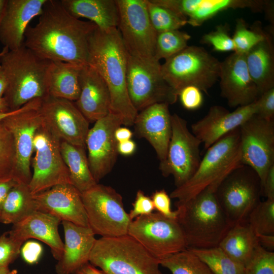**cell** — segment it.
I'll use <instances>...</instances> for the list:
<instances>
[{
	"label": "cell",
	"instance_id": "53",
	"mask_svg": "<svg viewBox=\"0 0 274 274\" xmlns=\"http://www.w3.org/2000/svg\"><path fill=\"white\" fill-rule=\"evenodd\" d=\"M132 136V132L126 127L120 126L115 132V138L118 143L128 141Z\"/></svg>",
	"mask_w": 274,
	"mask_h": 274
},
{
	"label": "cell",
	"instance_id": "26",
	"mask_svg": "<svg viewBox=\"0 0 274 274\" xmlns=\"http://www.w3.org/2000/svg\"><path fill=\"white\" fill-rule=\"evenodd\" d=\"M80 93L75 105L89 122H95L110 112V95L100 75L91 66L81 70Z\"/></svg>",
	"mask_w": 274,
	"mask_h": 274
},
{
	"label": "cell",
	"instance_id": "61",
	"mask_svg": "<svg viewBox=\"0 0 274 274\" xmlns=\"http://www.w3.org/2000/svg\"><path fill=\"white\" fill-rule=\"evenodd\" d=\"M8 48L7 47H4L3 49V50L0 52V57L7 50H8Z\"/></svg>",
	"mask_w": 274,
	"mask_h": 274
},
{
	"label": "cell",
	"instance_id": "41",
	"mask_svg": "<svg viewBox=\"0 0 274 274\" xmlns=\"http://www.w3.org/2000/svg\"><path fill=\"white\" fill-rule=\"evenodd\" d=\"M228 23L217 25L214 30L204 34L200 40L202 44L210 45L215 51H234V45L229 33Z\"/></svg>",
	"mask_w": 274,
	"mask_h": 274
},
{
	"label": "cell",
	"instance_id": "13",
	"mask_svg": "<svg viewBox=\"0 0 274 274\" xmlns=\"http://www.w3.org/2000/svg\"><path fill=\"white\" fill-rule=\"evenodd\" d=\"M117 26L128 55L144 59L155 58L157 32L148 14L147 0H116Z\"/></svg>",
	"mask_w": 274,
	"mask_h": 274
},
{
	"label": "cell",
	"instance_id": "18",
	"mask_svg": "<svg viewBox=\"0 0 274 274\" xmlns=\"http://www.w3.org/2000/svg\"><path fill=\"white\" fill-rule=\"evenodd\" d=\"M39 109L24 110L2 121L14 139L16 162L13 178L18 182L28 185L32 175L30 165L33 140L43 123Z\"/></svg>",
	"mask_w": 274,
	"mask_h": 274
},
{
	"label": "cell",
	"instance_id": "22",
	"mask_svg": "<svg viewBox=\"0 0 274 274\" xmlns=\"http://www.w3.org/2000/svg\"><path fill=\"white\" fill-rule=\"evenodd\" d=\"M38 211L78 225L89 227L81 193L71 184H60L33 195Z\"/></svg>",
	"mask_w": 274,
	"mask_h": 274
},
{
	"label": "cell",
	"instance_id": "55",
	"mask_svg": "<svg viewBox=\"0 0 274 274\" xmlns=\"http://www.w3.org/2000/svg\"><path fill=\"white\" fill-rule=\"evenodd\" d=\"M8 87V81L5 72L0 65V98L4 97Z\"/></svg>",
	"mask_w": 274,
	"mask_h": 274
},
{
	"label": "cell",
	"instance_id": "40",
	"mask_svg": "<svg viewBox=\"0 0 274 274\" xmlns=\"http://www.w3.org/2000/svg\"><path fill=\"white\" fill-rule=\"evenodd\" d=\"M247 222L256 234H274V199L261 201L249 214Z\"/></svg>",
	"mask_w": 274,
	"mask_h": 274
},
{
	"label": "cell",
	"instance_id": "5",
	"mask_svg": "<svg viewBox=\"0 0 274 274\" xmlns=\"http://www.w3.org/2000/svg\"><path fill=\"white\" fill-rule=\"evenodd\" d=\"M239 128L227 133L207 149L194 174L170 193V198L177 199V203H182L209 187L216 190L222 180L242 164Z\"/></svg>",
	"mask_w": 274,
	"mask_h": 274
},
{
	"label": "cell",
	"instance_id": "38",
	"mask_svg": "<svg viewBox=\"0 0 274 274\" xmlns=\"http://www.w3.org/2000/svg\"><path fill=\"white\" fill-rule=\"evenodd\" d=\"M191 36L179 29L157 32L155 58L165 60L180 52L188 46Z\"/></svg>",
	"mask_w": 274,
	"mask_h": 274
},
{
	"label": "cell",
	"instance_id": "46",
	"mask_svg": "<svg viewBox=\"0 0 274 274\" xmlns=\"http://www.w3.org/2000/svg\"><path fill=\"white\" fill-rule=\"evenodd\" d=\"M132 207L128 214L131 221L140 216L150 214L155 210L151 198L140 190L136 193Z\"/></svg>",
	"mask_w": 274,
	"mask_h": 274
},
{
	"label": "cell",
	"instance_id": "2",
	"mask_svg": "<svg viewBox=\"0 0 274 274\" xmlns=\"http://www.w3.org/2000/svg\"><path fill=\"white\" fill-rule=\"evenodd\" d=\"M128 53L117 28L103 31L97 27L89 41L88 65L105 81L110 95V112L120 115L123 124L131 126L138 114L127 88Z\"/></svg>",
	"mask_w": 274,
	"mask_h": 274
},
{
	"label": "cell",
	"instance_id": "12",
	"mask_svg": "<svg viewBox=\"0 0 274 274\" xmlns=\"http://www.w3.org/2000/svg\"><path fill=\"white\" fill-rule=\"evenodd\" d=\"M127 234L158 259L187 248L177 220L158 212L140 216L132 220Z\"/></svg>",
	"mask_w": 274,
	"mask_h": 274
},
{
	"label": "cell",
	"instance_id": "1",
	"mask_svg": "<svg viewBox=\"0 0 274 274\" xmlns=\"http://www.w3.org/2000/svg\"><path fill=\"white\" fill-rule=\"evenodd\" d=\"M96 27L72 16L60 0H47L38 23L26 28L24 45L47 60L87 65L89 41Z\"/></svg>",
	"mask_w": 274,
	"mask_h": 274
},
{
	"label": "cell",
	"instance_id": "30",
	"mask_svg": "<svg viewBox=\"0 0 274 274\" xmlns=\"http://www.w3.org/2000/svg\"><path fill=\"white\" fill-rule=\"evenodd\" d=\"M83 66L51 61L47 75L49 95L76 101L80 93V76Z\"/></svg>",
	"mask_w": 274,
	"mask_h": 274
},
{
	"label": "cell",
	"instance_id": "19",
	"mask_svg": "<svg viewBox=\"0 0 274 274\" xmlns=\"http://www.w3.org/2000/svg\"><path fill=\"white\" fill-rule=\"evenodd\" d=\"M218 81L221 96L231 107L249 105L260 96L249 73L245 54L233 52L220 61Z\"/></svg>",
	"mask_w": 274,
	"mask_h": 274
},
{
	"label": "cell",
	"instance_id": "10",
	"mask_svg": "<svg viewBox=\"0 0 274 274\" xmlns=\"http://www.w3.org/2000/svg\"><path fill=\"white\" fill-rule=\"evenodd\" d=\"M88 225L95 234L116 237L127 234L131 221L122 196L112 187L97 183L81 193Z\"/></svg>",
	"mask_w": 274,
	"mask_h": 274
},
{
	"label": "cell",
	"instance_id": "51",
	"mask_svg": "<svg viewBox=\"0 0 274 274\" xmlns=\"http://www.w3.org/2000/svg\"><path fill=\"white\" fill-rule=\"evenodd\" d=\"M136 149V144L132 140L118 143V152L123 155H130L132 154Z\"/></svg>",
	"mask_w": 274,
	"mask_h": 274
},
{
	"label": "cell",
	"instance_id": "17",
	"mask_svg": "<svg viewBox=\"0 0 274 274\" xmlns=\"http://www.w3.org/2000/svg\"><path fill=\"white\" fill-rule=\"evenodd\" d=\"M94 123L88 132L86 148L90 169L98 183L111 172L116 162L118 152L115 132L123 124V120L120 115L110 112Z\"/></svg>",
	"mask_w": 274,
	"mask_h": 274
},
{
	"label": "cell",
	"instance_id": "48",
	"mask_svg": "<svg viewBox=\"0 0 274 274\" xmlns=\"http://www.w3.org/2000/svg\"><path fill=\"white\" fill-rule=\"evenodd\" d=\"M43 253V248L39 243L29 241L22 245L20 253L24 260L27 263H36L40 259Z\"/></svg>",
	"mask_w": 274,
	"mask_h": 274
},
{
	"label": "cell",
	"instance_id": "4",
	"mask_svg": "<svg viewBox=\"0 0 274 274\" xmlns=\"http://www.w3.org/2000/svg\"><path fill=\"white\" fill-rule=\"evenodd\" d=\"M209 187L189 201L177 203V220L183 232L187 248L218 246L231 226Z\"/></svg>",
	"mask_w": 274,
	"mask_h": 274
},
{
	"label": "cell",
	"instance_id": "3",
	"mask_svg": "<svg viewBox=\"0 0 274 274\" xmlns=\"http://www.w3.org/2000/svg\"><path fill=\"white\" fill-rule=\"evenodd\" d=\"M50 62L24 45L15 50H8L0 57V65L8 81L4 97L10 111L49 95L47 75Z\"/></svg>",
	"mask_w": 274,
	"mask_h": 274
},
{
	"label": "cell",
	"instance_id": "59",
	"mask_svg": "<svg viewBox=\"0 0 274 274\" xmlns=\"http://www.w3.org/2000/svg\"><path fill=\"white\" fill-rule=\"evenodd\" d=\"M10 269L9 267H0V274H6Z\"/></svg>",
	"mask_w": 274,
	"mask_h": 274
},
{
	"label": "cell",
	"instance_id": "15",
	"mask_svg": "<svg viewBox=\"0 0 274 274\" xmlns=\"http://www.w3.org/2000/svg\"><path fill=\"white\" fill-rule=\"evenodd\" d=\"M239 128L241 162L256 172L262 185L269 168L274 164V120L255 114Z\"/></svg>",
	"mask_w": 274,
	"mask_h": 274
},
{
	"label": "cell",
	"instance_id": "44",
	"mask_svg": "<svg viewBox=\"0 0 274 274\" xmlns=\"http://www.w3.org/2000/svg\"><path fill=\"white\" fill-rule=\"evenodd\" d=\"M178 97L183 107L188 110L199 109L203 101L201 90L191 85L182 88L178 93Z\"/></svg>",
	"mask_w": 274,
	"mask_h": 274
},
{
	"label": "cell",
	"instance_id": "50",
	"mask_svg": "<svg viewBox=\"0 0 274 274\" xmlns=\"http://www.w3.org/2000/svg\"><path fill=\"white\" fill-rule=\"evenodd\" d=\"M17 183L13 178L0 181V215L9 192Z\"/></svg>",
	"mask_w": 274,
	"mask_h": 274
},
{
	"label": "cell",
	"instance_id": "28",
	"mask_svg": "<svg viewBox=\"0 0 274 274\" xmlns=\"http://www.w3.org/2000/svg\"><path fill=\"white\" fill-rule=\"evenodd\" d=\"M249 73L260 95L274 88V47L271 35L265 37L245 54Z\"/></svg>",
	"mask_w": 274,
	"mask_h": 274
},
{
	"label": "cell",
	"instance_id": "34",
	"mask_svg": "<svg viewBox=\"0 0 274 274\" xmlns=\"http://www.w3.org/2000/svg\"><path fill=\"white\" fill-rule=\"evenodd\" d=\"M160 265L172 274H214L207 265L190 249L159 259Z\"/></svg>",
	"mask_w": 274,
	"mask_h": 274
},
{
	"label": "cell",
	"instance_id": "29",
	"mask_svg": "<svg viewBox=\"0 0 274 274\" xmlns=\"http://www.w3.org/2000/svg\"><path fill=\"white\" fill-rule=\"evenodd\" d=\"M73 17L85 18L103 31L117 28L119 11L116 0H60Z\"/></svg>",
	"mask_w": 274,
	"mask_h": 274
},
{
	"label": "cell",
	"instance_id": "21",
	"mask_svg": "<svg viewBox=\"0 0 274 274\" xmlns=\"http://www.w3.org/2000/svg\"><path fill=\"white\" fill-rule=\"evenodd\" d=\"M184 17L187 24L199 26L218 13L228 9H248L253 12L264 11L265 0H153Z\"/></svg>",
	"mask_w": 274,
	"mask_h": 274
},
{
	"label": "cell",
	"instance_id": "54",
	"mask_svg": "<svg viewBox=\"0 0 274 274\" xmlns=\"http://www.w3.org/2000/svg\"><path fill=\"white\" fill-rule=\"evenodd\" d=\"M75 273L76 274H106L104 271L87 263L82 266Z\"/></svg>",
	"mask_w": 274,
	"mask_h": 274
},
{
	"label": "cell",
	"instance_id": "16",
	"mask_svg": "<svg viewBox=\"0 0 274 274\" xmlns=\"http://www.w3.org/2000/svg\"><path fill=\"white\" fill-rule=\"evenodd\" d=\"M38 110L45 124L60 141L86 148L89 122L74 102L48 95Z\"/></svg>",
	"mask_w": 274,
	"mask_h": 274
},
{
	"label": "cell",
	"instance_id": "56",
	"mask_svg": "<svg viewBox=\"0 0 274 274\" xmlns=\"http://www.w3.org/2000/svg\"><path fill=\"white\" fill-rule=\"evenodd\" d=\"M29 108V106L28 104H26L22 106L21 108H19V109L14 110V111H10L9 112H1L0 113V122L3 121L4 119H5L6 118L11 116L12 115L15 114L16 113H18L19 112H20L22 111L28 109Z\"/></svg>",
	"mask_w": 274,
	"mask_h": 274
},
{
	"label": "cell",
	"instance_id": "42",
	"mask_svg": "<svg viewBox=\"0 0 274 274\" xmlns=\"http://www.w3.org/2000/svg\"><path fill=\"white\" fill-rule=\"evenodd\" d=\"M245 268V274H274V252L259 244Z\"/></svg>",
	"mask_w": 274,
	"mask_h": 274
},
{
	"label": "cell",
	"instance_id": "49",
	"mask_svg": "<svg viewBox=\"0 0 274 274\" xmlns=\"http://www.w3.org/2000/svg\"><path fill=\"white\" fill-rule=\"evenodd\" d=\"M262 195L268 199H274V164L269 168L262 185Z\"/></svg>",
	"mask_w": 274,
	"mask_h": 274
},
{
	"label": "cell",
	"instance_id": "43",
	"mask_svg": "<svg viewBox=\"0 0 274 274\" xmlns=\"http://www.w3.org/2000/svg\"><path fill=\"white\" fill-rule=\"evenodd\" d=\"M23 244L12 237L8 232L0 236V267H8L20 254Z\"/></svg>",
	"mask_w": 274,
	"mask_h": 274
},
{
	"label": "cell",
	"instance_id": "47",
	"mask_svg": "<svg viewBox=\"0 0 274 274\" xmlns=\"http://www.w3.org/2000/svg\"><path fill=\"white\" fill-rule=\"evenodd\" d=\"M256 115L268 120H274V88L265 91L257 99Z\"/></svg>",
	"mask_w": 274,
	"mask_h": 274
},
{
	"label": "cell",
	"instance_id": "36",
	"mask_svg": "<svg viewBox=\"0 0 274 274\" xmlns=\"http://www.w3.org/2000/svg\"><path fill=\"white\" fill-rule=\"evenodd\" d=\"M147 7L151 23L157 32L179 29L187 24L184 17L153 0H147Z\"/></svg>",
	"mask_w": 274,
	"mask_h": 274
},
{
	"label": "cell",
	"instance_id": "27",
	"mask_svg": "<svg viewBox=\"0 0 274 274\" xmlns=\"http://www.w3.org/2000/svg\"><path fill=\"white\" fill-rule=\"evenodd\" d=\"M61 220L49 214L36 211L19 222L13 224L9 234L23 243L29 238L37 239L47 245L53 257L59 260L63 245L58 232Z\"/></svg>",
	"mask_w": 274,
	"mask_h": 274
},
{
	"label": "cell",
	"instance_id": "20",
	"mask_svg": "<svg viewBox=\"0 0 274 274\" xmlns=\"http://www.w3.org/2000/svg\"><path fill=\"white\" fill-rule=\"evenodd\" d=\"M257 107V100L232 112L221 106H213L203 117L192 124L191 132L208 149L256 114Z\"/></svg>",
	"mask_w": 274,
	"mask_h": 274
},
{
	"label": "cell",
	"instance_id": "25",
	"mask_svg": "<svg viewBox=\"0 0 274 274\" xmlns=\"http://www.w3.org/2000/svg\"><path fill=\"white\" fill-rule=\"evenodd\" d=\"M64 233L63 250L55 265L57 274H75L89 262L96 239L89 227L61 221Z\"/></svg>",
	"mask_w": 274,
	"mask_h": 274
},
{
	"label": "cell",
	"instance_id": "24",
	"mask_svg": "<svg viewBox=\"0 0 274 274\" xmlns=\"http://www.w3.org/2000/svg\"><path fill=\"white\" fill-rule=\"evenodd\" d=\"M169 105L155 104L138 113L134 122L135 134L145 139L162 162L165 160L172 136V114Z\"/></svg>",
	"mask_w": 274,
	"mask_h": 274
},
{
	"label": "cell",
	"instance_id": "7",
	"mask_svg": "<svg viewBox=\"0 0 274 274\" xmlns=\"http://www.w3.org/2000/svg\"><path fill=\"white\" fill-rule=\"evenodd\" d=\"M220 61L204 48L188 46L161 64L162 76L178 94L184 87L194 86L208 93L219 80Z\"/></svg>",
	"mask_w": 274,
	"mask_h": 274
},
{
	"label": "cell",
	"instance_id": "52",
	"mask_svg": "<svg viewBox=\"0 0 274 274\" xmlns=\"http://www.w3.org/2000/svg\"><path fill=\"white\" fill-rule=\"evenodd\" d=\"M259 244L268 251L274 249V234H256Z\"/></svg>",
	"mask_w": 274,
	"mask_h": 274
},
{
	"label": "cell",
	"instance_id": "57",
	"mask_svg": "<svg viewBox=\"0 0 274 274\" xmlns=\"http://www.w3.org/2000/svg\"><path fill=\"white\" fill-rule=\"evenodd\" d=\"M8 104L4 97L0 98V113L10 111Z\"/></svg>",
	"mask_w": 274,
	"mask_h": 274
},
{
	"label": "cell",
	"instance_id": "6",
	"mask_svg": "<svg viewBox=\"0 0 274 274\" xmlns=\"http://www.w3.org/2000/svg\"><path fill=\"white\" fill-rule=\"evenodd\" d=\"M89 262L106 274H163L159 259L128 234L96 239Z\"/></svg>",
	"mask_w": 274,
	"mask_h": 274
},
{
	"label": "cell",
	"instance_id": "32",
	"mask_svg": "<svg viewBox=\"0 0 274 274\" xmlns=\"http://www.w3.org/2000/svg\"><path fill=\"white\" fill-rule=\"evenodd\" d=\"M61 153L70 173L71 184L81 193L91 189L97 183L90 169L85 149L61 141Z\"/></svg>",
	"mask_w": 274,
	"mask_h": 274
},
{
	"label": "cell",
	"instance_id": "8",
	"mask_svg": "<svg viewBox=\"0 0 274 274\" xmlns=\"http://www.w3.org/2000/svg\"><path fill=\"white\" fill-rule=\"evenodd\" d=\"M217 200L231 226L247 221L262 195L261 180L251 167L241 164L230 172L215 191Z\"/></svg>",
	"mask_w": 274,
	"mask_h": 274
},
{
	"label": "cell",
	"instance_id": "9",
	"mask_svg": "<svg viewBox=\"0 0 274 274\" xmlns=\"http://www.w3.org/2000/svg\"><path fill=\"white\" fill-rule=\"evenodd\" d=\"M126 84L130 101L138 111L155 104L173 105L178 93L164 80L159 61L127 55Z\"/></svg>",
	"mask_w": 274,
	"mask_h": 274
},
{
	"label": "cell",
	"instance_id": "11",
	"mask_svg": "<svg viewBox=\"0 0 274 274\" xmlns=\"http://www.w3.org/2000/svg\"><path fill=\"white\" fill-rule=\"evenodd\" d=\"M60 141L43 122L33 140L35 155L31 160L33 173L28 184L33 195L58 185L71 184L61 153Z\"/></svg>",
	"mask_w": 274,
	"mask_h": 274
},
{
	"label": "cell",
	"instance_id": "35",
	"mask_svg": "<svg viewBox=\"0 0 274 274\" xmlns=\"http://www.w3.org/2000/svg\"><path fill=\"white\" fill-rule=\"evenodd\" d=\"M188 249L202 260L214 274H245V266L230 257L218 246Z\"/></svg>",
	"mask_w": 274,
	"mask_h": 274
},
{
	"label": "cell",
	"instance_id": "58",
	"mask_svg": "<svg viewBox=\"0 0 274 274\" xmlns=\"http://www.w3.org/2000/svg\"><path fill=\"white\" fill-rule=\"evenodd\" d=\"M7 0H0V24L4 14Z\"/></svg>",
	"mask_w": 274,
	"mask_h": 274
},
{
	"label": "cell",
	"instance_id": "45",
	"mask_svg": "<svg viewBox=\"0 0 274 274\" xmlns=\"http://www.w3.org/2000/svg\"><path fill=\"white\" fill-rule=\"evenodd\" d=\"M151 198L154 209L156 210L158 213L166 217L177 219V211H173L171 209V198L165 190L156 191Z\"/></svg>",
	"mask_w": 274,
	"mask_h": 274
},
{
	"label": "cell",
	"instance_id": "39",
	"mask_svg": "<svg viewBox=\"0 0 274 274\" xmlns=\"http://www.w3.org/2000/svg\"><path fill=\"white\" fill-rule=\"evenodd\" d=\"M16 162L13 134L2 121L0 122V181L13 178Z\"/></svg>",
	"mask_w": 274,
	"mask_h": 274
},
{
	"label": "cell",
	"instance_id": "60",
	"mask_svg": "<svg viewBox=\"0 0 274 274\" xmlns=\"http://www.w3.org/2000/svg\"><path fill=\"white\" fill-rule=\"evenodd\" d=\"M6 274H17V271L16 269H13L12 270H10V271H9Z\"/></svg>",
	"mask_w": 274,
	"mask_h": 274
},
{
	"label": "cell",
	"instance_id": "31",
	"mask_svg": "<svg viewBox=\"0 0 274 274\" xmlns=\"http://www.w3.org/2000/svg\"><path fill=\"white\" fill-rule=\"evenodd\" d=\"M259 245L256 233L246 221L231 226L218 247L230 257L245 266Z\"/></svg>",
	"mask_w": 274,
	"mask_h": 274
},
{
	"label": "cell",
	"instance_id": "23",
	"mask_svg": "<svg viewBox=\"0 0 274 274\" xmlns=\"http://www.w3.org/2000/svg\"><path fill=\"white\" fill-rule=\"evenodd\" d=\"M47 0H7L0 24V42L9 50L24 45L31 20L40 16Z\"/></svg>",
	"mask_w": 274,
	"mask_h": 274
},
{
	"label": "cell",
	"instance_id": "33",
	"mask_svg": "<svg viewBox=\"0 0 274 274\" xmlns=\"http://www.w3.org/2000/svg\"><path fill=\"white\" fill-rule=\"evenodd\" d=\"M38 211L28 185L18 182L9 192L0 215V222L14 224Z\"/></svg>",
	"mask_w": 274,
	"mask_h": 274
},
{
	"label": "cell",
	"instance_id": "37",
	"mask_svg": "<svg viewBox=\"0 0 274 274\" xmlns=\"http://www.w3.org/2000/svg\"><path fill=\"white\" fill-rule=\"evenodd\" d=\"M267 33L262 28L259 21L255 22L249 27L244 19H237L232 37L234 45V52L246 54L254 45L262 40Z\"/></svg>",
	"mask_w": 274,
	"mask_h": 274
},
{
	"label": "cell",
	"instance_id": "14",
	"mask_svg": "<svg viewBox=\"0 0 274 274\" xmlns=\"http://www.w3.org/2000/svg\"><path fill=\"white\" fill-rule=\"evenodd\" d=\"M172 136L164 160L159 169L165 177L172 176L176 187L187 182L201 161L200 141L190 131L187 122L177 114L172 115Z\"/></svg>",
	"mask_w": 274,
	"mask_h": 274
},
{
	"label": "cell",
	"instance_id": "62",
	"mask_svg": "<svg viewBox=\"0 0 274 274\" xmlns=\"http://www.w3.org/2000/svg\"><path fill=\"white\" fill-rule=\"evenodd\" d=\"M75 274H76V273H75Z\"/></svg>",
	"mask_w": 274,
	"mask_h": 274
}]
</instances>
